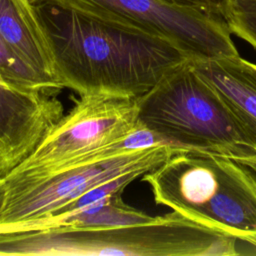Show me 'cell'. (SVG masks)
Listing matches in <instances>:
<instances>
[{
  "label": "cell",
  "mask_w": 256,
  "mask_h": 256,
  "mask_svg": "<svg viewBox=\"0 0 256 256\" xmlns=\"http://www.w3.org/2000/svg\"><path fill=\"white\" fill-rule=\"evenodd\" d=\"M61 90L27 86L0 73V176H6L64 115Z\"/></svg>",
  "instance_id": "cell-8"
},
{
  "label": "cell",
  "mask_w": 256,
  "mask_h": 256,
  "mask_svg": "<svg viewBox=\"0 0 256 256\" xmlns=\"http://www.w3.org/2000/svg\"><path fill=\"white\" fill-rule=\"evenodd\" d=\"M138 121L171 145L241 159L256 147L189 58L138 98Z\"/></svg>",
  "instance_id": "cell-4"
},
{
  "label": "cell",
  "mask_w": 256,
  "mask_h": 256,
  "mask_svg": "<svg viewBox=\"0 0 256 256\" xmlns=\"http://www.w3.org/2000/svg\"><path fill=\"white\" fill-rule=\"evenodd\" d=\"M162 37L190 58L239 55L221 17L162 0H60Z\"/></svg>",
  "instance_id": "cell-7"
},
{
  "label": "cell",
  "mask_w": 256,
  "mask_h": 256,
  "mask_svg": "<svg viewBox=\"0 0 256 256\" xmlns=\"http://www.w3.org/2000/svg\"><path fill=\"white\" fill-rule=\"evenodd\" d=\"M170 4L194 8L207 14L223 18L228 0H162ZM224 19V18H223Z\"/></svg>",
  "instance_id": "cell-14"
},
{
  "label": "cell",
  "mask_w": 256,
  "mask_h": 256,
  "mask_svg": "<svg viewBox=\"0 0 256 256\" xmlns=\"http://www.w3.org/2000/svg\"><path fill=\"white\" fill-rule=\"evenodd\" d=\"M33 6L60 85L79 96L112 93L139 98L190 58L162 37L60 0Z\"/></svg>",
  "instance_id": "cell-1"
},
{
  "label": "cell",
  "mask_w": 256,
  "mask_h": 256,
  "mask_svg": "<svg viewBox=\"0 0 256 256\" xmlns=\"http://www.w3.org/2000/svg\"><path fill=\"white\" fill-rule=\"evenodd\" d=\"M186 151L172 145L127 151L116 142L99 155L41 178L15 182L3 179L6 195L0 225L57 213L99 184L125 174L143 176L171 156Z\"/></svg>",
  "instance_id": "cell-6"
},
{
  "label": "cell",
  "mask_w": 256,
  "mask_h": 256,
  "mask_svg": "<svg viewBox=\"0 0 256 256\" xmlns=\"http://www.w3.org/2000/svg\"><path fill=\"white\" fill-rule=\"evenodd\" d=\"M29 3H31V4H36V3H39V2H42V1H45V0H27Z\"/></svg>",
  "instance_id": "cell-17"
},
{
  "label": "cell",
  "mask_w": 256,
  "mask_h": 256,
  "mask_svg": "<svg viewBox=\"0 0 256 256\" xmlns=\"http://www.w3.org/2000/svg\"><path fill=\"white\" fill-rule=\"evenodd\" d=\"M189 61L222 99L256 147V64L239 55L189 58Z\"/></svg>",
  "instance_id": "cell-9"
},
{
  "label": "cell",
  "mask_w": 256,
  "mask_h": 256,
  "mask_svg": "<svg viewBox=\"0 0 256 256\" xmlns=\"http://www.w3.org/2000/svg\"><path fill=\"white\" fill-rule=\"evenodd\" d=\"M237 162H239L240 164L248 167V168H251L252 170H254L256 172V151L248 156V157H245V158H241V159H237L235 160Z\"/></svg>",
  "instance_id": "cell-15"
},
{
  "label": "cell",
  "mask_w": 256,
  "mask_h": 256,
  "mask_svg": "<svg viewBox=\"0 0 256 256\" xmlns=\"http://www.w3.org/2000/svg\"><path fill=\"white\" fill-rule=\"evenodd\" d=\"M0 33L13 53L43 82L63 89L53 56L33 4L27 0H0Z\"/></svg>",
  "instance_id": "cell-10"
},
{
  "label": "cell",
  "mask_w": 256,
  "mask_h": 256,
  "mask_svg": "<svg viewBox=\"0 0 256 256\" xmlns=\"http://www.w3.org/2000/svg\"><path fill=\"white\" fill-rule=\"evenodd\" d=\"M0 73L9 81L27 86H46L43 80L29 69L9 48L0 33ZM55 88V87H51ZM58 89V88H56ZM61 90V89H60Z\"/></svg>",
  "instance_id": "cell-13"
},
{
  "label": "cell",
  "mask_w": 256,
  "mask_h": 256,
  "mask_svg": "<svg viewBox=\"0 0 256 256\" xmlns=\"http://www.w3.org/2000/svg\"><path fill=\"white\" fill-rule=\"evenodd\" d=\"M5 195H6V189H5V184L3 181V177L0 176V212L4 206L5 202Z\"/></svg>",
  "instance_id": "cell-16"
},
{
  "label": "cell",
  "mask_w": 256,
  "mask_h": 256,
  "mask_svg": "<svg viewBox=\"0 0 256 256\" xmlns=\"http://www.w3.org/2000/svg\"><path fill=\"white\" fill-rule=\"evenodd\" d=\"M123 192L116 193L83 207L36 219L0 225V233L40 231L55 228L93 229L134 226L150 222V216L124 202Z\"/></svg>",
  "instance_id": "cell-11"
},
{
  "label": "cell",
  "mask_w": 256,
  "mask_h": 256,
  "mask_svg": "<svg viewBox=\"0 0 256 256\" xmlns=\"http://www.w3.org/2000/svg\"><path fill=\"white\" fill-rule=\"evenodd\" d=\"M154 201L256 247V177L232 158L180 152L147 172Z\"/></svg>",
  "instance_id": "cell-3"
},
{
  "label": "cell",
  "mask_w": 256,
  "mask_h": 256,
  "mask_svg": "<svg viewBox=\"0 0 256 256\" xmlns=\"http://www.w3.org/2000/svg\"><path fill=\"white\" fill-rule=\"evenodd\" d=\"M237 240L173 211L134 226L0 233V256H233Z\"/></svg>",
  "instance_id": "cell-2"
},
{
  "label": "cell",
  "mask_w": 256,
  "mask_h": 256,
  "mask_svg": "<svg viewBox=\"0 0 256 256\" xmlns=\"http://www.w3.org/2000/svg\"><path fill=\"white\" fill-rule=\"evenodd\" d=\"M137 122L138 98L112 93L81 95L3 179L33 180L87 160L125 137Z\"/></svg>",
  "instance_id": "cell-5"
},
{
  "label": "cell",
  "mask_w": 256,
  "mask_h": 256,
  "mask_svg": "<svg viewBox=\"0 0 256 256\" xmlns=\"http://www.w3.org/2000/svg\"><path fill=\"white\" fill-rule=\"evenodd\" d=\"M223 18L231 34L256 49V0H228Z\"/></svg>",
  "instance_id": "cell-12"
}]
</instances>
